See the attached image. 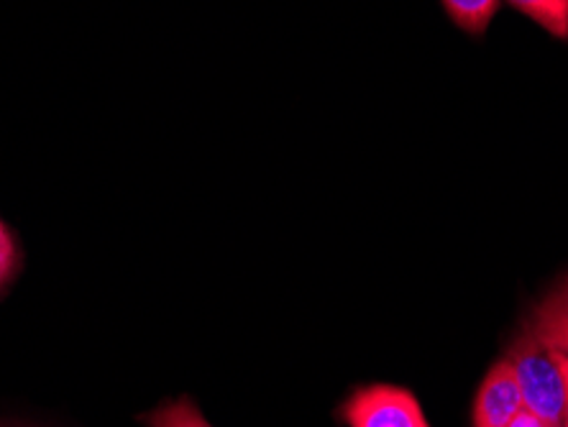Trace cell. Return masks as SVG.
I'll list each match as a JSON object with an SVG mask.
<instances>
[{"mask_svg": "<svg viewBox=\"0 0 568 427\" xmlns=\"http://www.w3.org/2000/svg\"><path fill=\"white\" fill-rule=\"evenodd\" d=\"M507 362L515 372L525 409L538 415L540 420L561 427L568 401V384L558 350L546 348L528 331L509 348Z\"/></svg>", "mask_w": 568, "mask_h": 427, "instance_id": "obj_1", "label": "cell"}, {"mask_svg": "<svg viewBox=\"0 0 568 427\" xmlns=\"http://www.w3.org/2000/svg\"><path fill=\"white\" fill-rule=\"evenodd\" d=\"M341 420L348 427H430L413 392L392 384L356 389L341 407Z\"/></svg>", "mask_w": 568, "mask_h": 427, "instance_id": "obj_2", "label": "cell"}, {"mask_svg": "<svg viewBox=\"0 0 568 427\" xmlns=\"http://www.w3.org/2000/svg\"><path fill=\"white\" fill-rule=\"evenodd\" d=\"M525 409L520 387L509 362H499L484 376L474 401V427H509Z\"/></svg>", "mask_w": 568, "mask_h": 427, "instance_id": "obj_3", "label": "cell"}, {"mask_svg": "<svg viewBox=\"0 0 568 427\" xmlns=\"http://www.w3.org/2000/svg\"><path fill=\"white\" fill-rule=\"evenodd\" d=\"M530 333L542 346L568 356V287L556 292L548 303H542L530 325Z\"/></svg>", "mask_w": 568, "mask_h": 427, "instance_id": "obj_4", "label": "cell"}, {"mask_svg": "<svg viewBox=\"0 0 568 427\" xmlns=\"http://www.w3.org/2000/svg\"><path fill=\"white\" fill-rule=\"evenodd\" d=\"M517 11L530 16L558 39H568V0H509Z\"/></svg>", "mask_w": 568, "mask_h": 427, "instance_id": "obj_5", "label": "cell"}, {"mask_svg": "<svg viewBox=\"0 0 568 427\" xmlns=\"http://www.w3.org/2000/svg\"><path fill=\"white\" fill-rule=\"evenodd\" d=\"M450 19L469 33H481L495 19L499 0H443Z\"/></svg>", "mask_w": 568, "mask_h": 427, "instance_id": "obj_6", "label": "cell"}, {"mask_svg": "<svg viewBox=\"0 0 568 427\" xmlns=\"http://www.w3.org/2000/svg\"><path fill=\"white\" fill-rule=\"evenodd\" d=\"M146 427H211L190 397L166 401L144 417Z\"/></svg>", "mask_w": 568, "mask_h": 427, "instance_id": "obj_7", "label": "cell"}, {"mask_svg": "<svg viewBox=\"0 0 568 427\" xmlns=\"http://www.w3.org/2000/svg\"><path fill=\"white\" fill-rule=\"evenodd\" d=\"M19 248H16L11 231H8L6 223L0 221V289L13 279L16 270H19Z\"/></svg>", "mask_w": 568, "mask_h": 427, "instance_id": "obj_8", "label": "cell"}, {"mask_svg": "<svg viewBox=\"0 0 568 427\" xmlns=\"http://www.w3.org/2000/svg\"><path fill=\"white\" fill-rule=\"evenodd\" d=\"M509 427H558V425H550L546 420H540L538 415H532V413H528V409H523V413L517 415L513 423H509Z\"/></svg>", "mask_w": 568, "mask_h": 427, "instance_id": "obj_9", "label": "cell"}, {"mask_svg": "<svg viewBox=\"0 0 568 427\" xmlns=\"http://www.w3.org/2000/svg\"><path fill=\"white\" fill-rule=\"evenodd\" d=\"M558 356H561V364H564V372H566V384H568V356L566 354H558ZM561 427H568V401H566V413H564Z\"/></svg>", "mask_w": 568, "mask_h": 427, "instance_id": "obj_10", "label": "cell"}]
</instances>
